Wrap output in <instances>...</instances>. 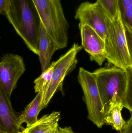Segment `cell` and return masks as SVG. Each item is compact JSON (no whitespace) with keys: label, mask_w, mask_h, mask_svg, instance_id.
Segmentation results:
<instances>
[{"label":"cell","mask_w":132,"mask_h":133,"mask_svg":"<svg viewBox=\"0 0 132 133\" xmlns=\"http://www.w3.org/2000/svg\"><path fill=\"white\" fill-rule=\"evenodd\" d=\"M5 16L27 48L38 55L42 22L33 0H9Z\"/></svg>","instance_id":"6da1fadb"},{"label":"cell","mask_w":132,"mask_h":133,"mask_svg":"<svg viewBox=\"0 0 132 133\" xmlns=\"http://www.w3.org/2000/svg\"><path fill=\"white\" fill-rule=\"evenodd\" d=\"M42 24L59 50L67 46L69 25L60 0H33Z\"/></svg>","instance_id":"7a4b0ae2"},{"label":"cell","mask_w":132,"mask_h":133,"mask_svg":"<svg viewBox=\"0 0 132 133\" xmlns=\"http://www.w3.org/2000/svg\"><path fill=\"white\" fill-rule=\"evenodd\" d=\"M93 73L106 115L114 105L122 104L127 87V73L114 66L100 68Z\"/></svg>","instance_id":"3957f363"},{"label":"cell","mask_w":132,"mask_h":133,"mask_svg":"<svg viewBox=\"0 0 132 133\" xmlns=\"http://www.w3.org/2000/svg\"><path fill=\"white\" fill-rule=\"evenodd\" d=\"M104 42L105 55L109 63L125 70L132 67L121 16L108 24Z\"/></svg>","instance_id":"277c9868"},{"label":"cell","mask_w":132,"mask_h":133,"mask_svg":"<svg viewBox=\"0 0 132 133\" xmlns=\"http://www.w3.org/2000/svg\"><path fill=\"white\" fill-rule=\"evenodd\" d=\"M77 80L83 93L84 101L88 112V118L98 128H102L105 124L106 113L94 74L80 67Z\"/></svg>","instance_id":"5b68a950"},{"label":"cell","mask_w":132,"mask_h":133,"mask_svg":"<svg viewBox=\"0 0 132 133\" xmlns=\"http://www.w3.org/2000/svg\"><path fill=\"white\" fill-rule=\"evenodd\" d=\"M82 48V46L74 43L70 49L55 61L52 80L42 102V109L47 106L57 91H63L64 80L76 68L78 62L77 56Z\"/></svg>","instance_id":"8992f818"},{"label":"cell","mask_w":132,"mask_h":133,"mask_svg":"<svg viewBox=\"0 0 132 133\" xmlns=\"http://www.w3.org/2000/svg\"><path fill=\"white\" fill-rule=\"evenodd\" d=\"M75 19L79 25H87L95 30L104 40L108 24L112 21L104 8L97 1L81 3L76 11Z\"/></svg>","instance_id":"52a82bcc"},{"label":"cell","mask_w":132,"mask_h":133,"mask_svg":"<svg viewBox=\"0 0 132 133\" xmlns=\"http://www.w3.org/2000/svg\"><path fill=\"white\" fill-rule=\"evenodd\" d=\"M23 58L12 54L4 55L0 62V88L11 98L19 78L25 73Z\"/></svg>","instance_id":"ba28073f"},{"label":"cell","mask_w":132,"mask_h":133,"mask_svg":"<svg viewBox=\"0 0 132 133\" xmlns=\"http://www.w3.org/2000/svg\"><path fill=\"white\" fill-rule=\"evenodd\" d=\"M81 39V46L89 54L91 61L99 65L105 61L104 40L92 28L87 25H79Z\"/></svg>","instance_id":"9c48e42d"},{"label":"cell","mask_w":132,"mask_h":133,"mask_svg":"<svg viewBox=\"0 0 132 133\" xmlns=\"http://www.w3.org/2000/svg\"><path fill=\"white\" fill-rule=\"evenodd\" d=\"M18 117L12 108L10 98L0 88V133L20 132Z\"/></svg>","instance_id":"30bf717a"},{"label":"cell","mask_w":132,"mask_h":133,"mask_svg":"<svg viewBox=\"0 0 132 133\" xmlns=\"http://www.w3.org/2000/svg\"><path fill=\"white\" fill-rule=\"evenodd\" d=\"M57 46L50 37L42 23L41 34L39 44V59L42 72L50 66V61L53 54L59 50Z\"/></svg>","instance_id":"8fae6325"},{"label":"cell","mask_w":132,"mask_h":133,"mask_svg":"<svg viewBox=\"0 0 132 133\" xmlns=\"http://www.w3.org/2000/svg\"><path fill=\"white\" fill-rule=\"evenodd\" d=\"M59 112H53L43 116L35 124L21 132V133H56L60 119Z\"/></svg>","instance_id":"7c38bea8"},{"label":"cell","mask_w":132,"mask_h":133,"mask_svg":"<svg viewBox=\"0 0 132 133\" xmlns=\"http://www.w3.org/2000/svg\"><path fill=\"white\" fill-rule=\"evenodd\" d=\"M42 100V94L38 93L35 98L19 116V122L20 125L22 123H25L26 128H28L38 121V115L42 110L41 106Z\"/></svg>","instance_id":"4fadbf2b"},{"label":"cell","mask_w":132,"mask_h":133,"mask_svg":"<svg viewBox=\"0 0 132 133\" xmlns=\"http://www.w3.org/2000/svg\"><path fill=\"white\" fill-rule=\"evenodd\" d=\"M123 105L121 104L114 105L110 108L105 117V123L111 125L113 129L121 132L126 123L122 117Z\"/></svg>","instance_id":"5bb4252c"},{"label":"cell","mask_w":132,"mask_h":133,"mask_svg":"<svg viewBox=\"0 0 132 133\" xmlns=\"http://www.w3.org/2000/svg\"><path fill=\"white\" fill-rule=\"evenodd\" d=\"M55 64V62L51 63L49 67L42 72L41 75L36 79L34 81L35 84L34 88L35 92L37 94L41 93L42 94V102L49 89L52 80Z\"/></svg>","instance_id":"9a60e30c"},{"label":"cell","mask_w":132,"mask_h":133,"mask_svg":"<svg viewBox=\"0 0 132 133\" xmlns=\"http://www.w3.org/2000/svg\"><path fill=\"white\" fill-rule=\"evenodd\" d=\"M118 1L123 24L132 29V0H118Z\"/></svg>","instance_id":"2e32d148"},{"label":"cell","mask_w":132,"mask_h":133,"mask_svg":"<svg viewBox=\"0 0 132 133\" xmlns=\"http://www.w3.org/2000/svg\"><path fill=\"white\" fill-rule=\"evenodd\" d=\"M127 76V84L126 91L122 101L124 108L132 112V67L126 70Z\"/></svg>","instance_id":"e0dca14e"},{"label":"cell","mask_w":132,"mask_h":133,"mask_svg":"<svg viewBox=\"0 0 132 133\" xmlns=\"http://www.w3.org/2000/svg\"><path fill=\"white\" fill-rule=\"evenodd\" d=\"M112 20L118 19L120 16L118 0H97Z\"/></svg>","instance_id":"ac0fdd59"},{"label":"cell","mask_w":132,"mask_h":133,"mask_svg":"<svg viewBox=\"0 0 132 133\" xmlns=\"http://www.w3.org/2000/svg\"><path fill=\"white\" fill-rule=\"evenodd\" d=\"M124 25L125 31L128 50L132 65V30L131 29L127 26L125 25Z\"/></svg>","instance_id":"d6986e66"},{"label":"cell","mask_w":132,"mask_h":133,"mask_svg":"<svg viewBox=\"0 0 132 133\" xmlns=\"http://www.w3.org/2000/svg\"><path fill=\"white\" fill-rule=\"evenodd\" d=\"M120 133H132V112L130 118L126 122Z\"/></svg>","instance_id":"ffe728a7"},{"label":"cell","mask_w":132,"mask_h":133,"mask_svg":"<svg viewBox=\"0 0 132 133\" xmlns=\"http://www.w3.org/2000/svg\"><path fill=\"white\" fill-rule=\"evenodd\" d=\"M9 0H0V13L1 15H5V10Z\"/></svg>","instance_id":"44dd1931"},{"label":"cell","mask_w":132,"mask_h":133,"mask_svg":"<svg viewBox=\"0 0 132 133\" xmlns=\"http://www.w3.org/2000/svg\"><path fill=\"white\" fill-rule=\"evenodd\" d=\"M60 133H75L73 131L71 127H66L64 128L58 127Z\"/></svg>","instance_id":"7402d4cb"},{"label":"cell","mask_w":132,"mask_h":133,"mask_svg":"<svg viewBox=\"0 0 132 133\" xmlns=\"http://www.w3.org/2000/svg\"><path fill=\"white\" fill-rule=\"evenodd\" d=\"M56 133H60L59 130V129H57V130L56 131Z\"/></svg>","instance_id":"603a6c76"},{"label":"cell","mask_w":132,"mask_h":133,"mask_svg":"<svg viewBox=\"0 0 132 133\" xmlns=\"http://www.w3.org/2000/svg\"><path fill=\"white\" fill-rule=\"evenodd\" d=\"M19 133H21V132H20Z\"/></svg>","instance_id":"cb8c5ba5"},{"label":"cell","mask_w":132,"mask_h":133,"mask_svg":"<svg viewBox=\"0 0 132 133\" xmlns=\"http://www.w3.org/2000/svg\"><path fill=\"white\" fill-rule=\"evenodd\" d=\"M131 30H132V29H131Z\"/></svg>","instance_id":"d4e9b609"}]
</instances>
